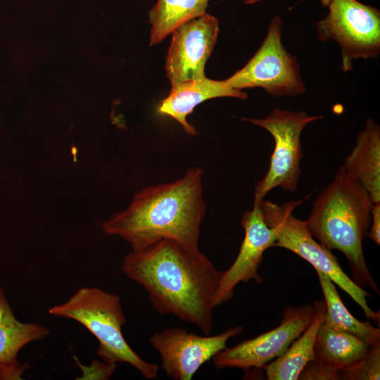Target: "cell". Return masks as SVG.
<instances>
[{"instance_id":"cell-11","label":"cell","mask_w":380,"mask_h":380,"mask_svg":"<svg viewBox=\"0 0 380 380\" xmlns=\"http://www.w3.org/2000/svg\"><path fill=\"white\" fill-rule=\"evenodd\" d=\"M219 21L205 13L176 28L165 60L171 85L205 77L204 69L216 44Z\"/></svg>"},{"instance_id":"cell-17","label":"cell","mask_w":380,"mask_h":380,"mask_svg":"<svg viewBox=\"0 0 380 380\" xmlns=\"http://www.w3.org/2000/svg\"><path fill=\"white\" fill-rule=\"evenodd\" d=\"M49 329L36 322L18 320L0 289V367L15 366L19 350L27 343L41 340Z\"/></svg>"},{"instance_id":"cell-16","label":"cell","mask_w":380,"mask_h":380,"mask_svg":"<svg viewBox=\"0 0 380 380\" xmlns=\"http://www.w3.org/2000/svg\"><path fill=\"white\" fill-rule=\"evenodd\" d=\"M314 316L305 331L290 345L284 355L265 367L268 380H296L304 368L315 358L314 346L317 331L324 322V300L314 303Z\"/></svg>"},{"instance_id":"cell-13","label":"cell","mask_w":380,"mask_h":380,"mask_svg":"<svg viewBox=\"0 0 380 380\" xmlns=\"http://www.w3.org/2000/svg\"><path fill=\"white\" fill-rule=\"evenodd\" d=\"M217 97H234L246 99V92L228 87L224 82L208 79L206 77L172 85L168 96L162 100L157 111L177 120L186 133L196 135V128L190 125L186 117L196 106L204 101Z\"/></svg>"},{"instance_id":"cell-19","label":"cell","mask_w":380,"mask_h":380,"mask_svg":"<svg viewBox=\"0 0 380 380\" xmlns=\"http://www.w3.org/2000/svg\"><path fill=\"white\" fill-rule=\"evenodd\" d=\"M210 0H158L148 13L150 45L161 42L184 23L205 13Z\"/></svg>"},{"instance_id":"cell-20","label":"cell","mask_w":380,"mask_h":380,"mask_svg":"<svg viewBox=\"0 0 380 380\" xmlns=\"http://www.w3.org/2000/svg\"><path fill=\"white\" fill-rule=\"evenodd\" d=\"M380 342L371 345L362 360L353 369L339 372V379L379 380L380 378Z\"/></svg>"},{"instance_id":"cell-21","label":"cell","mask_w":380,"mask_h":380,"mask_svg":"<svg viewBox=\"0 0 380 380\" xmlns=\"http://www.w3.org/2000/svg\"><path fill=\"white\" fill-rule=\"evenodd\" d=\"M298 379L338 380L339 372L315 357L304 367Z\"/></svg>"},{"instance_id":"cell-15","label":"cell","mask_w":380,"mask_h":380,"mask_svg":"<svg viewBox=\"0 0 380 380\" xmlns=\"http://www.w3.org/2000/svg\"><path fill=\"white\" fill-rule=\"evenodd\" d=\"M371 344L346 331L331 328L324 322L315 337V357L339 372L355 368L368 353Z\"/></svg>"},{"instance_id":"cell-7","label":"cell","mask_w":380,"mask_h":380,"mask_svg":"<svg viewBox=\"0 0 380 380\" xmlns=\"http://www.w3.org/2000/svg\"><path fill=\"white\" fill-rule=\"evenodd\" d=\"M282 20L275 15L261 46L239 70L223 80L237 90L262 88L270 95L294 96L305 92L296 58L281 42Z\"/></svg>"},{"instance_id":"cell-14","label":"cell","mask_w":380,"mask_h":380,"mask_svg":"<svg viewBox=\"0 0 380 380\" xmlns=\"http://www.w3.org/2000/svg\"><path fill=\"white\" fill-rule=\"evenodd\" d=\"M342 167L367 191L373 203H380V127L373 119L367 118Z\"/></svg>"},{"instance_id":"cell-18","label":"cell","mask_w":380,"mask_h":380,"mask_svg":"<svg viewBox=\"0 0 380 380\" xmlns=\"http://www.w3.org/2000/svg\"><path fill=\"white\" fill-rule=\"evenodd\" d=\"M326 305L324 323L337 330L350 333L372 345L380 342V329L369 322L356 319L343 303L334 283L316 270Z\"/></svg>"},{"instance_id":"cell-10","label":"cell","mask_w":380,"mask_h":380,"mask_svg":"<svg viewBox=\"0 0 380 380\" xmlns=\"http://www.w3.org/2000/svg\"><path fill=\"white\" fill-rule=\"evenodd\" d=\"M243 331L229 327L215 336H198L179 327L166 328L152 335L149 341L158 352L165 373L175 380H191L198 369L219 352L227 342Z\"/></svg>"},{"instance_id":"cell-4","label":"cell","mask_w":380,"mask_h":380,"mask_svg":"<svg viewBox=\"0 0 380 380\" xmlns=\"http://www.w3.org/2000/svg\"><path fill=\"white\" fill-rule=\"evenodd\" d=\"M49 312L75 320L87 328L99 341L96 353L103 362L110 365L125 362L147 379L158 377V366L141 358L122 335L127 318L118 295L99 288L82 287Z\"/></svg>"},{"instance_id":"cell-5","label":"cell","mask_w":380,"mask_h":380,"mask_svg":"<svg viewBox=\"0 0 380 380\" xmlns=\"http://www.w3.org/2000/svg\"><path fill=\"white\" fill-rule=\"evenodd\" d=\"M305 200V198L290 201L282 205L269 200L262 202L260 207L264 220L276 234L277 240L274 246L292 251L311 264L315 270L328 276L360 306L367 318L379 324V311H373L367 304V296H372L357 285L344 272L331 251L315 240L305 220H301L293 215L294 209Z\"/></svg>"},{"instance_id":"cell-3","label":"cell","mask_w":380,"mask_h":380,"mask_svg":"<svg viewBox=\"0 0 380 380\" xmlns=\"http://www.w3.org/2000/svg\"><path fill=\"white\" fill-rule=\"evenodd\" d=\"M373 204L367 191L341 166L313 201L305 222L319 243L346 256L357 285L372 288L379 294L362 248L370 227Z\"/></svg>"},{"instance_id":"cell-2","label":"cell","mask_w":380,"mask_h":380,"mask_svg":"<svg viewBox=\"0 0 380 380\" xmlns=\"http://www.w3.org/2000/svg\"><path fill=\"white\" fill-rule=\"evenodd\" d=\"M203 175L201 167H191L175 182L141 189L126 210L103 223L104 232L121 237L132 251L162 239L198 250L201 225L206 212Z\"/></svg>"},{"instance_id":"cell-6","label":"cell","mask_w":380,"mask_h":380,"mask_svg":"<svg viewBox=\"0 0 380 380\" xmlns=\"http://www.w3.org/2000/svg\"><path fill=\"white\" fill-rule=\"evenodd\" d=\"M322 118L276 108L263 119L242 118L266 129L274 140L268 170L255 189L253 205L261 204L267 194L276 187L292 192L297 189L303 156L302 132L308 123Z\"/></svg>"},{"instance_id":"cell-23","label":"cell","mask_w":380,"mask_h":380,"mask_svg":"<svg viewBox=\"0 0 380 380\" xmlns=\"http://www.w3.org/2000/svg\"><path fill=\"white\" fill-rule=\"evenodd\" d=\"M262 0H246L245 1V3L246 4H255V3H258L259 1H261ZM333 0H319V1L321 2L322 5L324 6V7H328L329 5L331 3Z\"/></svg>"},{"instance_id":"cell-9","label":"cell","mask_w":380,"mask_h":380,"mask_svg":"<svg viewBox=\"0 0 380 380\" xmlns=\"http://www.w3.org/2000/svg\"><path fill=\"white\" fill-rule=\"evenodd\" d=\"M313 316L314 306L310 304L288 307L279 326L234 347L224 348L212 358L213 364L219 369H264L285 353L291 343L309 326Z\"/></svg>"},{"instance_id":"cell-22","label":"cell","mask_w":380,"mask_h":380,"mask_svg":"<svg viewBox=\"0 0 380 380\" xmlns=\"http://www.w3.org/2000/svg\"><path fill=\"white\" fill-rule=\"evenodd\" d=\"M367 236L376 245L380 244V203H374L371 211V224Z\"/></svg>"},{"instance_id":"cell-12","label":"cell","mask_w":380,"mask_h":380,"mask_svg":"<svg viewBox=\"0 0 380 380\" xmlns=\"http://www.w3.org/2000/svg\"><path fill=\"white\" fill-rule=\"evenodd\" d=\"M241 225L244 229V237L236 258L222 274L213 297L215 308L230 300L235 287L240 282L254 280L262 283L258 268L265 251L274 246L277 236L274 230L265 223L260 204L253 205L251 210L244 213Z\"/></svg>"},{"instance_id":"cell-8","label":"cell","mask_w":380,"mask_h":380,"mask_svg":"<svg viewBox=\"0 0 380 380\" xmlns=\"http://www.w3.org/2000/svg\"><path fill=\"white\" fill-rule=\"evenodd\" d=\"M327 16L317 22L318 38L335 41L341 49L342 70L352 61L376 59L380 53V11L357 0H333Z\"/></svg>"},{"instance_id":"cell-1","label":"cell","mask_w":380,"mask_h":380,"mask_svg":"<svg viewBox=\"0 0 380 380\" xmlns=\"http://www.w3.org/2000/svg\"><path fill=\"white\" fill-rule=\"evenodd\" d=\"M122 272L146 291L153 308L196 325L205 335L213 328V297L222 272L200 250L162 239L123 259Z\"/></svg>"}]
</instances>
